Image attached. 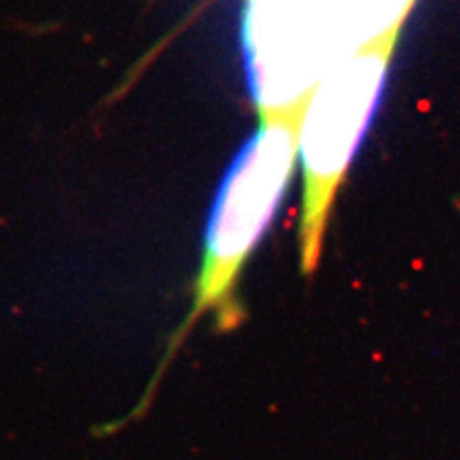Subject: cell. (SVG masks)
Returning <instances> with one entry per match:
<instances>
[{"mask_svg": "<svg viewBox=\"0 0 460 460\" xmlns=\"http://www.w3.org/2000/svg\"><path fill=\"white\" fill-rule=\"evenodd\" d=\"M305 94L284 108H259V125L234 156L222 176L209 211L200 272L184 320L171 334L163 357L136 407L115 422L96 429L108 435L136 422L150 411L167 368L204 317L215 318L217 332H230L244 322L238 282L246 263L269 232L295 171Z\"/></svg>", "mask_w": 460, "mask_h": 460, "instance_id": "6da1fadb", "label": "cell"}, {"mask_svg": "<svg viewBox=\"0 0 460 460\" xmlns=\"http://www.w3.org/2000/svg\"><path fill=\"white\" fill-rule=\"evenodd\" d=\"M414 2L407 0L389 27L305 92L299 128L303 198L297 226L299 267L305 276L318 267L334 200L378 111L397 41Z\"/></svg>", "mask_w": 460, "mask_h": 460, "instance_id": "7a4b0ae2", "label": "cell"}]
</instances>
